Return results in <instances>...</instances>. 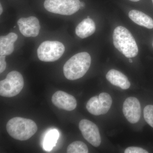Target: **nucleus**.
Wrapping results in <instances>:
<instances>
[{
    "instance_id": "f257e3e1",
    "label": "nucleus",
    "mask_w": 153,
    "mask_h": 153,
    "mask_svg": "<svg viewBox=\"0 0 153 153\" xmlns=\"http://www.w3.org/2000/svg\"><path fill=\"white\" fill-rule=\"evenodd\" d=\"M91 63V57L86 52L74 55L63 66L64 76L69 80H74L82 77L88 71Z\"/></svg>"
},
{
    "instance_id": "f03ea898",
    "label": "nucleus",
    "mask_w": 153,
    "mask_h": 153,
    "mask_svg": "<svg viewBox=\"0 0 153 153\" xmlns=\"http://www.w3.org/2000/svg\"><path fill=\"white\" fill-rule=\"evenodd\" d=\"M6 129L9 134L15 139L25 141L30 139L36 133L38 126L33 120L15 117L8 121Z\"/></svg>"
},
{
    "instance_id": "7ed1b4c3",
    "label": "nucleus",
    "mask_w": 153,
    "mask_h": 153,
    "mask_svg": "<svg viewBox=\"0 0 153 153\" xmlns=\"http://www.w3.org/2000/svg\"><path fill=\"white\" fill-rule=\"evenodd\" d=\"M113 40L115 47L126 57L132 58L138 54V48L134 38L124 27L119 26L114 29Z\"/></svg>"
},
{
    "instance_id": "20e7f679",
    "label": "nucleus",
    "mask_w": 153,
    "mask_h": 153,
    "mask_svg": "<svg viewBox=\"0 0 153 153\" xmlns=\"http://www.w3.org/2000/svg\"><path fill=\"white\" fill-rule=\"evenodd\" d=\"M24 86L22 74L17 71H11L5 79L0 81V95L4 97H13L20 93Z\"/></svg>"
},
{
    "instance_id": "39448f33",
    "label": "nucleus",
    "mask_w": 153,
    "mask_h": 153,
    "mask_svg": "<svg viewBox=\"0 0 153 153\" xmlns=\"http://www.w3.org/2000/svg\"><path fill=\"white\" fill-rule=\"evenodd\" d=\"M63 44L57 41H45L37 50L39 60L44 62H54L60 59L65 52Z\"/></svg>"
},
{
    "instance_id": "423d86ee",
    "label": "nucleus",
    "mask_w": 153,
    "mask_h": 153,
    "mask_svg": "<svg viewBox=\"0 0 153 153\" xmlns=\"http://www.w3.org/2000/svg\"><path fill=\"white\" fill-rule=\"evenodd\" d=\"M79 0H45L44 7L53 13L70 16L80 9Z\"/></svg>"
},
{
    "instance_id": "0eeeda50",
    "label": "nucleus",
    "mask_w": 153,
    "mask_h": 153,
    "mask_svg": "<svg viewBox=\"0 0 153 153\" xmlns=\"http://www.w3.org/2000/svg\"><path fill=\"white\" fill-rule=\"evenodd\" d=\"M112 103V98L108 94L100 93L91 98L86 104L88 111L91 114L98 116L108 112Z\"/></svg>"
},
{
    "instance_id": "6e6552de",
    "label": "nucleus",
    "mask_w": 153,
    "mask_h": 153,
    "mask_svg": "<svg viewBox=\"0 0 153 153\" xmlns=\"http://www.w3.org/2000/svg\"><path fill=\"white\" fill-rule=\"evenodd\" d=\"M79 128L82 136L89 143L95 147L101 144V139L98 127L92 122L86 119L80 120Z\"/></svg>"
},
{
    "instance_id": "1a4fd4ad",
    "label": "nucleus",
    "mask_w": 153,
    "mask_h": 153,
    "mask_svg": "<svg viewBox=\"0 0 153 153\" xmlns=\"http://www.w3.org/2000/svg\"><path fill=\"white\" fill-rule=\"evenodd\" d=\"M124 115L129 122L136 123L139 121L141 114L140 104L135 97H129L124 102L123 108Z\"/></svg>"
},
{
    "instance_id": "9d476101",
    "label": "nucleus",
    "mask_w": 153,
    "mask_h": 153,
    "mask_svg": "<svg viewBox=\"0 0 153 153\" xmlns=\"http://www.w3.org/2000/svg\"><path fill=\"white\" fill-rule=\"evenodd\" d=\"M19 30L26 37H36L39 35L40 27L39 20L36 17L22 18L18 22Z\"/></svg>"
},
{
    "instance_id": "9b49d317",
    "label": "nucleus",
    "mask_w": 153,
    "mask_h": 153,
    "mask_svg": "<svg viewBox=\"0 0 153 153\" xmlns=\"http://www.w3.org/2000/svg\"><path fill=\"white\" fill-rule=\"evenodd\" d=\"M52 101L55 106L67 111H73L77 105L76 99L74 96L62 91H58L54 94Z\"/></svg>"
},
{
    "instance_id": "f8f14e48",
    "label": "nucleus",
    "mask_w": 153,
    "mask_h": 153,
    "mask_svg": "<svg viewBox=\"0 0 153 153\" xmlns=\"http://www.w3.org/2000/svg\"><path fill=\"white\" fill-rule=\"evenodd\" d=\"M106 79L112 85L120 87L123 90L128 89L130 87V82L127 77L120 71L111 69L106 75Z\"/></svg>"
},
{
    "instance_id": "ddd939ff",
    "label": "nucleus",
    "mask_w": 153,
    "mask_h": 153,
    "mask_svg": "<svg viewBox=\"0 0 153 153\" xmlns=\"http://www.w3.org/2000/svg\"><path fill=\"white\" fill-rule=\"evenodd\" d=\"M18 36L16 33H10L6 36L0 37V55H9L14 50V43L17 39Z\"/></svg>"
},
{
    "instance_id": "4468645a",
    "label": "nucleus",
    "mask_w": 153,
    "mask_h": 153,
    "mask_svg": "<svg viewBox=\"0 0 153 153\" xmlns=\"http://www.w3.org/2000/svg\"><path fill=\"white\" fill-rule=\"evenodd\" d=\"M96 30L94 22L90 18L84 19L77 25L75 30L76 36L79 38H85L92 35Z\"/></svg>"
},
{
    "instance_id": "2eb2a0df",
    "label": "nucleus",
    "mask_w": 153,
    "mask_h": 153,
    "mask_svg": "<svg viewBox=\"0 0 153 153\" xmlns=\"http://www.w3.org/2000/svg\"><path fill=\"white\" fill-rule=\"evenodd\" d=\"M128 16L137 25L149 29L153 28V19L143 12L137 10H132L129 13Z\"/></svg>"
},
{
    "instance_id": "dca6fc26",
    "label": "nucleus",
    "mask_w": 153,
    "mask_h": 153,
    "mask_svg": "<svg viewBox=\"0 0 153 153\" xmlns=\"http://www.w3.org/2000/svg\"><path fill=\"white\" fill-rule=\"evenodd\" d=\"M59 135V133L56 130H53L49 132L45 137L44 142V147L46 150H51L55 146Z\"/></svg>"
},
{
    "instance_id": "f3484780",
    "label": "nucleus",
    "mask_w": 153,
    "mask_h": 153,
    "mask_svg": "<svg viewBox=\"0 0 153 153\" xmlns=\"http://www.w3.org/2000/svg\"><path fill=\"white\" fill-rule=\"evenodd\" d=\"M68 153H87L88 148L85 143L80 141H76L71 143L67 149Z\"/></svg>"
},
{
    "instance_id": "a211bd4d",
    "label": "nucleus",
    "mask_w": 153,
    "mask_h": 153,
    "mask_svg": "<svg viewBox=\"0 0 153 153\" xmlns=\"http://www.w3.org/2000/svg\"><path fill=\"white\" fill-rule=\"evenodd\" d=\"M143 113L145 120L153 128V105H149L145 107Z\"/></svg>"
},
{
    "instance_id": "6ab92c4d",
    "label": "nucleus",
    "mask_w": 153,
    "mask_h": 153,
    "mask_svg": "<svg viewBox=\"0 0 153 153\" xmlns=\"http://www.w3.org/2000/svg\"><path fill=\"white\" fill-rule=\"evenodd\" d=\"M125 153H148V152L141 148L129 147L126 149Z\"/></svg>"
},
{
    "instance_id": "aec40b11",
    "label": "nucleus",
    "mask_w": 153,
    "mask_h": 153,
    "mask_svg": "<svg viewBox=\"0 0 153 153\" xmlns=\"http://www.w3.org/2000/svg\"><path fill=\"white\" fill-rule=\"evenodd\" d=\"M6 56L1 55L0 56V73H2L5 70L7 63H6Z\"/></svg>"
},
{
    "instance_id": "412c9836",
    "label": "nucleus",
    "mask_w": 153,
    "mask_h": 153,
    "mask_svg": "<svg viewBox=\"0 0 153 153\" xmlns=\"http://www.w3.org/2000/svg\"><path fill=\"white\" fill-rule=\"evenodd\" d=\"M85 4L83 2H80V9H82L85 7Z\"/></svg>"
},
{
    "instance_id": "4be33fe9",
    "label": "nucleus",
    "mask_w": 153,
    "mask_h": 153,
    "mask_svg": "<svg viewBox=\"0 0 153 153\" xmlns=\"http://www.w3.org/2000/svg\"><path fill=\"white\" fill-rule=\"evenodd\" d=\"M0 9H1V10H0V14L1 15L2 13H3V8L2 7L1 4L0 5Z\"/></svg>"
},
{
    "instance_id": "5701e85b",
    "label": "nucleus",
    "mask_w": 153,
    "mask_h": 153,
    "mask_svg": "<svg viewBox=\"0 0 153 153\" xmlns=\"http://www.w3.org/2000/svg\"><path fill=\"white\" fill-rule=\"evenodd\" d=\"M128 61L130 63H132L133 62L132 60H131V58H129Z\"/></svg>"
},
{
    "instance_id": "b1692460",
    "label": "nucleus",
    "mask_w": 153,
    "mask_h": 153,
    "mask_svg": "<svg viewBox=\"0 0 153 153\" xmlns=\"http://www.w3.org/2000/svg\"><path fill=\"white\" fill-rule=\"evenodd\" d=\"M129 1H131L133 2H137L140 1V0H129Z\"/></svg>"
},
{
    "instance_id": "393cba45",
    "label": "nucleus",
    "mask_w": 153,
    "mask_h": 153,
    "mask_svg": "<svg viewBox=\"0 0 153 153\" xmlns=\"http://www.w3.org/2000/svg\"><path fill=\"white\" fill-rule=\"evenodd\" d=\"M87 18H89V16H88Z\"/></svg>"
},
{
    "instance_id": "a878e982",
    "label": "nucleus",
    "mask_w": 153,
    "mask_h": 153,
    "mask_svg": "<svg viewBox=\"0 0 153 153\" xmlns=\"http://www.w3.org/2000/svg\"><path fill=\"white\" fill-rule=\"evenodd\" d=\"M152 2H153V0H152Z\"/></svg>"
},
{
    "instance_id": "bb28decb",
    "label": "nucleus",
    "mask_w": 153,
    "mask_h": 153,
    "mask_svg": "<svg viewBox=\"0 0 153 153\" xmlns=\"http://www.w3.org/2000/svg\"><path fill=\"white\" fill-rule=\"evenodd\" d=\"M152 46H153V44H152Z\"/></svg>"
}]
</instances>
